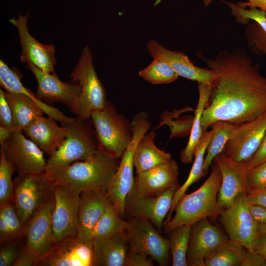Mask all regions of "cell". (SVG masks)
Returning <instances> with one entry per match:
<instances>
[{"label":"cell","mask_w":266,"mask_h":266,"mask_svg":"<svg viewBox=\"0 0 266 266\" xmlns=\"http://www.w3.org/2000/svg\"><path fill=\"white\" fill-rule=\"evenodd\" d=\"M203 60L218 76L201 117L203 133L215 122L238 125L266 110V76L244 49H224Z\"/></svg>","instance_id":"1"},{"label":"cell","mask_w":266,"mask_h":266,"mask_svg":"<svg viewBox=\"0 0 266 266\" xmlns=\"http://www.w3.org/2000/svg\"><path fill=\"white\" fill-rule=\"evenodd\" d=\"M120 158L99 149L84 161L66 166L45 170L56 185L80 192L98 190L106 192L109 182L117 170Z\"/></svg>","instance_id":"2"},{"label":"cell","mask_w":266,"mask_h":266,"mask_svg":"<svg viewBox=\"0 0 266 266\" xmlns=\"http://www.w3.org/2000/svg\"><path fill=\"white\" fill-rule=\"evenodd\" d=\"M211 166V173L202 185L191 194H185L177 202L173 218L164 223V230L166 233L181 226H192L204 218L218 217L222 211L218 202L222 176L215 162Z\"/></svg>","instance_id":"3"},{"label":"cell","mask_w":266,"mask_h":266,"mask_svg":"<svg viewBox=\"0 0 266 266\" xmlns=\"http://www.w3.org/2000/svg\"><path fill=\"white\" fill-rule=\"evenodd\" d=\"M133 139L120 158L117 170L108 184L106 195L122 217H125L126 198L135 184L133 177V154L141 137L150 129L151 124L144 112L134 115L131 122Z\"/></svg>","instance_id":"4"},{"label":"cell","mask_w":266,"mask_h":266,"mask_svg":"<svg viewBox=\"0 0 266 266\" xmlns=\"http://www.w3.org/2000/svg\"><path fill=\"white\" fill-rule=\"evenodd\" d=\"M67 130L63 145L46 160V170L66 166L84 161L99 149V143L90 118L76 116L71 123L62 124Z\"/></svg>","instance_id":"5"},{"label":"cell","mask_w":266,"mask_h":266,"mask_svg":"<svg viewBox=\"0 0 266 266\" xmlns=\"http://www.w3.org/2000/svg\"><path fill=\"white\" fill-rule=\"evenodd\" d=\"M99 149L121 158L133 139L131 122L107 101L100 110L91 115Z\"/></svg>","instance_id":"6"},{"label":"cell","mask_w":266,"mask_h":266,"mask_svg":"<svg viewBox=\"0 0 266 266\" xmlns=\"http://www.w3.org/2000/svg\"><path fill=\"white\" fill-rule=\"evenodd\" d=\"M13 185L11 201L25 225L32 214L54 195L57 186L45 172L18 174L13 179Z\"/></svg>","instance_id":"7"},{"label":"cell","mask_w":266,"mask_h":266,"mask_svg":"<svg viewBox=\"0 0 266 266\" xmlns=\"http://www.w3.org/2000/svg\"><path fill=\"white\" fill-rule=\"evenodd\" d=\"M69 77L81 88L76 116L90 118L91 113L102 108L107 101L105 88L95 70L93 57L88 46H85L82 50Z\"/></svg>","instance_id":"8"},{"label":"cell","mask_w":266,"mask_h":266,"mask_svg":"<svg viewBox=\"0 0 266 266\" xmlns=\"http://www.w3.org/2000/svg\"><path fill=\"white\" fill-rule=\"evenodd\" d=\"M218 218L230 240L248 251H255L258 224L250 211L246 193L237 196L232 205L222 210Z\"/></svg>","instance_id":"9"},{"label":"cell","mask_w":266,"mask_h":266,"mask_svg":"<svg viewBox=\"0 0 266 266\" xmlns=\"http://www.w3.org/2000/svg\"><path fill=\"white\" fill-rule=\"evenodd\" d=\"M124 233L130 250L156 261L159 266L168 264L169 240L163 237L148 220L133 217L128 220Z\"/></svg>","instance_id":"10"},{"label":"cell","mask_w":266,"mask_h":266,"mask_svg":"<svg viewBox=\"0 0 266 266\" xmlns=\"http://www.w3.org/2000/svg\"><path fill=\"white\" fill-rule=\"evenodd\" d=\"M179 187H172L153 194H142L133 188L126 200L125 217L129 219H146L161 230L164 220L171 209L174 193Z\"/></svg>","instance_id":"11"},{"label":"cell","mask_w":266,"mask_h":266,"mask_svg":"<svg viewBox=\"0 0 266 266\" xmlns=\"http://www.w3.org/2000/svg\"><path fill=\"white\" fill-rule=\"evenodd\" d=\"M26 68L36 79L37 87L35 95L38 99L49 105L54 102L62 103L77 115L81 93V88L78 83L71 80L63 82L55 72H44L31 63L27 64Z\"/></svg>","instance_id":"12"},{"label":"cell","mask_w":266,"mask_h":266,"mask_svg":"<svg viewBox=\"0 0 266 266\" xmlns=\"http://www.w3.org/2000/svg\"><path fill=\"white\" fill-rule=\"evenodd\" d=\"M34 266H94L92 240L78 235L65 238L37 258Z\"/></svg>","instance_id":"13"},{"label":"cell","mask_w":266,"mask_h":266,"mask_svg":"<svg viewBox=\"0 0 266 266\" xmlns=\"http://www.w3.org/2000/svg\"><path fill=\"white\" fill-rule=\"evenodd\" d=\"M266 133V110L237 125L222 153L235 162H247L259 148Z\"/></svg>","instance_id":"14"},{"label":"cell","mask_w":266,"mask_h":266,"mask_svg":"<svg viewBox=\"0 0 266 266\" xmlns=\"http://www.w3.org/2000/svg\"><path fill=\"white\" fill-rule=\"evenodd\" d=\"M1 147L7 162L18 174L44 172L46 161L44 152L22 132H14Z\"/></svg>","instance_id":"15"},{"label":"cell","mask_w":266,"mask_h":266,"mask_svg":"<svg viewBox=\"0 0 266 266\" xmlns=\"http://www.w3.org/2000/svg\"><path fill=\"white\" fill-rule=\"evenodd\" d=\"M55 204L53 195L32 214L25 224L26 247L35 260L55 244L52 225Z\"/></svg>","instance_id":"16"},{"label":"cell","mask_w":266,"mask_h":266,"mask_svg":"<svg viewBox=\"0 0 266 266\" xmlns=\"http://www.w3.org/2000/svg\"><path fill=\"white\" fill-rule=\"evenodd\" d=\"M81 192L57 185L54 193L55 207L52 225L55 244L78 234Z\"/></svg>","instance_id":"17"},{"label":"cell","mask_w":266,"mask_h":266,"mask_svg":"<svg viewBox=\"0 0 266 266\" xmlns=\"http://www.w3.org/2000/svg\"><path fill=\"white\" fill-rule=\"evenodd\" d=\"M29 12L24 15L18 13V18L9 19L18 31L21 53L20 59L23 63H31L36 67L47 73L55 72L57 63L53 44H43L36 40L30 33L28 28Z\"/></svg>","instance_id":"18"},{"label":"cell","mask_w":266,"mask_h":266,"mask_svg":"<svg viewBox=\"0 0 266 266\" xmlns=\"http://www.w3.org/2000/svg\"><path fill=\"white\" fill-rule=\"evenodd\" d=\"M229 239L208 218H202L191 226L187 260L189 266H205L206 258Z\"/></svg>","instance_id":"19"},{"label":"cell","mask_w":266,"mask_h":266,"mask_svg":"<svg viewBox=\"0 0 266 266\" xmlns=\"http://www.w3.org/2000/svg\"><path fill=\"white\" fill-rule=\"evenodd\" d=\"M146 46L153 59H159L168 64L179 76L212 87L216 84L218 76L216 73L209 68L195 66L183 53L168 49L154 39L149 40Z\"/></svg>","instance_id":"20"},{"label":"cell","mask_w":266,"mask_h":266,"mask_svg":"<svg viewBox=\"0 0 266 266\" xmlns=\"http://www.w3.org/2000/svg\"><path fill=\"white\" fill-rule=\"evenodd\" d=\"M222 176L218 202L222 210L232 205L239 194L248 190L246 174V162H235L221 153L214 159Z\"/></svg>","instance_id":"21"},{"label":"cell","mask_w":266,"mask_h":266,"mask_svg":"<svg viewBox=\"0 0 266 266\" xmlns=\"http://www.w3.org/2000/svg\"><path fill=\"white\" fill-rule=\"evenodd\" d=\"M50 117H39L23 130L25 136L33 142L48 157L64 144L67 134L66 128L59 126Z\"/></svg>","instance_id":"22"},{"label":"cell","mask_w":266,"mask_h":266,"mask_svg":"<svg viewBox=\"0 0 266 266\" xmlns=\"http://www.w3.org/2000/svg\"><path fill=\"white\" fill-rule=\"evenodd\" d=\"M179 167L171 159L167 162L136 174L134 188L144 194L160 193L174 186H179Z\"/></svg>","instance_id":"23"},{"label":"cell","mask_w":266,"mask_h":266,"mask_svg":"<svg viewBox=\"0 0 266 266\" xmlns=\"http://www.w3.org/2000/svg\"><path fill=\"white\" fill-rule=\"evenodd\" d=\"M92 240L94 266H126L130 248L124 232Z\"/></svg>","instance_id":"24"},{"label":"cell","mask_w":266,"mask_h":266,"mask_svg":"<svg viewBox=\"0 0 266 266\" xmlns=\"http://www.w3.org/2000/svg\"><path fill=\"white\" fill-rule=\"evenodd\" d=\"M109 201L105 192L89 190L81 193L78 212L77 235L79 237L92 239L93 229Z\"/></svg>","instance_id":"25"},{"label":"cell","mask_w":266,"mask_h":266,"mask_svg":"<svg viewBox=\"0 0 266 266\" xmlns=\"http://www.w3.org/2000/svg\"><path fill=\"white\" fill-rule=\"evenodd\" d=\"M21 75L10 68L4 69L0 75V86L6 92L25 95L33 100L48 117L62 124L72 122L75 118L66 116L59 109L43 102L30 90L26 88L21 81Z\"/></svg>","instance_id":"26"},{"label":"cell","mask_w":266,"mask_h":266,"mask_svg":"<svg viewBox=\"0 0 266 266\" xmlns=\"http://www.w3.org/2000/svg\"><path fill=\"white\" fill-rule=\"evenodd\" d=\"M156 133L148 131L138 141L133 154V165L136 174L166 163L171 159L170 154L155 144Z\"/></svg>","instance_id":"27"},{"label":"cell","mask_w":266,"mask_h":266,"mask_svg":"<svg viewBox=\"0 0 266 266\" xmlns=\"http://www.w3.org/2000/svg\"><path fill=\"white\" fill-rule=\"evenodd\" d=\"M13 114L14 132L21 133L31 122L43 116V111L28 97L4 91Z\"/></svg>","instance_id":"28"},{"label":"cell","mask_w":266,"mask_h":266,"mask_svg":"<svg viewBox=\"0 0 266 266\" xmlns=\"http://www.w3.org/2000/svg\"><path fill=\"white\" fill-rule=\"evenodd\" d=\"M212 87L207 84L199 83V100L195 110L194 122L187 145L180 153L181 162L185 164L192 163L194 152L203 133L201 127V117L209 100Z\"/></svg>","instance_id":"29"},{"label":"cell","mask_w":266,"mask_h":266,"mask_svg":"<svg viewBox=\"0 0 266 266\" xmlns=\"http://www.w3.org/2000/svg\"><path fill=\"white\" fill-rule=\"evenodd\" d=\"M212 134L213 131L212 130L206 131L203 133L195 148L194 161L189 175L184 184L175 191L172 200L171 207L168 213V217H167L165 223L168 222L171 219L172 212L174 211L176 204L182 196L186 194L187 190L190 186L193 183L198 182L207 174L203 169L204 156Z\"/></svg>","instance_id":"30"},{"label":"cell","mask_w":266,"mask_h":266,"mask_svg":"<svg viewBox=\"0 0 266 266\" xmlns=\"http://www.w3.org/2000/svg\"><path fill=\"white\" fill-rule=\"evenodd\" d=\"M237 125L225 121H218L211 124L213 134L207 148L206 155L204 158L203 169L207 173L212 161L221 153L228 141L232 137Z\"/></svg>","instance_id":"31"},{"label":"cell","mask_w":266,"mask_h":266,"mask_svg":"<svg viewBox=\"0 0 266 266\" xmlns=\"http://www.w3.org/2000/svg\"><path fill=\"white\" fill-rule=\"evenodd\" d=\"M247 250L229 239L205 259V266H241Z\"/></svg>","instance_id":"32"},{"label":"cell","mask_w":266,"mask_h":266,"mask_svg":"<svg viewBox=\"0 0 266 266\" xmlns=\"http://www.w3.org/2000/svg\"><path fill=\"white\" fill-rule=\"evenodd\" d=\"M129 226V221L121 216L115 207L109 200L102 214L93 229V238H103L123 232Z\"/></svg>","instance_id":"33"},{"label":"cell","mask_w":266,"mask_h":266,"mask_svg":"<svg viewBox=\"0 0 266 266\" xmlns=\"http://www.w3.org/2000/svg\"><path fill=\"white\" fill-rule=\"evenodd\" d=\"M25 225L10 201L0 205V243L24 235Z\"/></svg>","instance_id":"34"},{"label":"cell","mask_w":266,"mask_h":266,"mask_svg":"<svg viewBox=\"0 0 266 266\" xmlns=\"http://www.w3.org/2000/svg\"><path fill=\"white\" fill-rule=\"evenodd\" d=\"M191 226L183 225L169 232V251L173 266H188L187 256Z\"/></svg>","instance_id":"35"},{"label":"cell","mask_w":266,"mask_h":266,"mask_svg":"<svg viewBox=\"0 0 266 266\" xmlns=\"http://www.w3.org/2000/svg\"><path fill=\"white\" fill-rule=\"evenodd\" d=\"M195 111L189 107H185L178 110H174L171 112L166 111L160 116V121L158 128L166 125L170 128V135L169 138L187 136L190 134L194 122V116L186 115L179 117L183 113Z\"/></svg>","instance_id":"36"},{"label":"cell","mask_w":266,"mask_h":266,"mask_svg":"<svg viewBox=\"0 0 266 266\" xmlns=\"http://www.w3.org/2000/svg\"><path fill=\"white\" fill-rule=\"evenodd\" d=\"M139 75L152 84L172 82L179 76L167 63L159 59L154 60L138 72Z\"/></svg>","instance_id":"37"},{"label":"cell","mask_w":266,"mask_h":266,"mask_svg":"<svg viewBox=\"0 0 266 266\" xmlns=\"http://www.w3.org/2000/svg\"><path fill=\"white\" fill-rule=\"evenodd\" d=\"M14 170L7 162L3 148L0 152V205L11 200L13 192V180L12 175Z\"/></svg>","instance_id":"38"},{"label":"cell","mask_w":266,"mask_h":266,"mask_svg":"<svg viewBox=\"0 0 266 266\" xmlns=\"http://www.w3.org/2000/svg\"><path fill=\"white\" fill-rule=\"evenodd\" d=\"M230 8L236 20L245 24L249 20L256 22L266 33V12L256 7L248 9L240 6L237 3L223 0Z\"/></svg>","instance_id":"39"},{"label":"cell","mask_w":266,"mask_h":266,"mask_svg":"<svg viewBox=\"0 0 266 266\" xmlns=\"http://www.w3.org/2000/svg\"><path fill=\"white\" fill-rule=\"evenodd\" d=\"M24 235L0 243V266H14L26 243Z\"/></svg>","instance_id":"40"},{"label":"cell","mask_w":266,"mask_h":266,"mask_svg":"<svg viewBox=\"0 0 266 266\" xmlns=\"http://www.w3.org/2000/svg\"><path fill=\"white\" fill-rule=\"evenodd\" d=\"M246 179L248 190L266 188V161L247 170Z\"/></svg>","instance_id":"41"},{"label":"cell","mask_w":266,"mask_h":266,"mask_svg":"<svg viewBox=\"0 0 266 266\" xmlns=\"http://www.w3.org/2000/svg\"><path fill=\"white\" fill-rule=\"evenodd\" d=\"M0 126L9 128L14 131L13 114L4 91L0 90Z\"/></svg>","instance_id":"42"},{"label":"cell","mask_w":266,"mask_h":266,"mask_svg":"<svg viewBox=\"0 0 266 266\" xmlns=\"http://www.w3.org/2000/svg\"><path fill=\"white\" fill-rule=\"evenodd\" d=\"M152 259L130 250L126 266H152Z\"/></svg>","instance_id":"43"},{"label":"cell","mask_w":266,"mask_h":266,"mask_svg":"<svg viewBox=\"0 0 266 266\" xmlns=\"http://www.w3.org/2000/svg\"><path fill=\"white\" fill-rule=\"evenodd\" d=\"M266 161V133L258 150L246 163L247 170Z\"/></svg>","instance_id":"44"},{"label":"cell","mask_w":266,"mask_h":266,"mask_svg":"<svg viewBox=\"0 0 266 266\" xmlns=\"http://www.w3.org/2000/svg\"><path fill=\"white\" fill-rule=\"evenodd\" d=\"M246 197L249 203L266 207V188L249 189L246 193Z\"/></svg>","instance_id":"45"},{"label":"cell","mask_w":266,"mask_h":266,"mask_svg":"<svg viewBox=\"0 0 266 266\" xmlns=\"http://www.w3.org/2000/svg\"><path fill=\"white\" fill-rule=\"evenodd\" d=\"M241 266H266L265 259L255 251L247 250Z\"/></svg>","instance_id":"46"},{"label":"cell","mask_w":266,"mask_h":266,"mask_svg":"<svg viewBox=\"0 0 266 266\" xmlns=\"http://www.w3.org/2000/svg\"><path fill=\"white\" fill-rule=\"evenodd\" d=\"M249 207L253 219L258 225L266 224V207L250 203Z\"/></svg>","instance_id":"47"},{"label":"cell","mask_w":266,"mask_h":266,"mask_svg":"<svg viewBox=\"0 0 266 266\" xmlns=\"http://www.w3.org/2000/svg\"><path fill=\"white\" fill-rule=\"evenodd\" d=\"M35 259L28 252L26 244L14 266H34Z\"/></svg>","instance_id":"48"},{"label":"cell","mask_w":266,"mask_h":266,"mask_svg":"<svg viewBox=\"0 0 266 266\" xmlns=\"http://www.w3.org/2000/svg\"><path fill=\"white\" fill-rule=\"evenodd\" d=\"M254 251L266 258V232L261 233L257 237L255 245Z\"/></svg>","instance_id":"49"},{"label":"cell","mask_w":266,"mask_h":266,"mask_svg":"<svg viewBox=\"0 0 266 266\" xmlns=\"http://www.w3.org/2000/svg\"><path fill=\"white\" fill-rule=\"evenodd\" d=\"M237 4L243 8L256 7L266 12V0H247L238 2Z\"/></svg>","instance_id":"50"},{"label":"cell","mask_w":266,"mask_h":266,"mask_svg":"<svg viewBox=\"0 0 266 266\" xmlns=\"http://www.w3.org/2000/svg\"><path fill=\"white\" fill-rule=\"evenodd\" d=\"M14 131L7 127L0 126V145L12 137Z\"/></svg>","instance_id":"51"},{"label":"cell","mask_w":266,"mask_h":266,"mask_svg":"<svg viewBox=\"0 0 266 266\" xmlns=\"http://www.w3.org/2000/svg\"><path fill=\"white\" fill-rule=\"evenodd\" d=\"M266 232V224L258 225L259 235Z\"/></svg>","instance_id":"52"},{"label":"cell","mask_w":266,"mask_h":266,"mask_svg":"<svg viewBox=\"0 0 266 266\" xmlns=\"http://www.w3.org/2000/svg\"><path fill=\"white\" fill-rule=\"evenodd\" d=\"M265 260H266V258H265Z\"/></svg>","instance_id":"53"}]
</instances>
